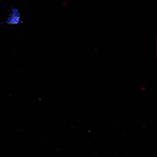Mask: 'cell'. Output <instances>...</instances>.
Segmentation results:
<instances>
[{"instance_id": "1", "label": "cell", "mask_w": 157, "mask_h": 157, "mask_svg": "<svg viewBox=\"0 0 157 157\" xmlns=\"http://www.w3.org/2000/svg\"><path fill=\"white\" fill-rule=\"evenodd\" d=\"M21 14L18 10L13 8L11 10L10 13L6 20V23L9 25L19 24L21 22Z\"/></svg>"}]
</instances>
